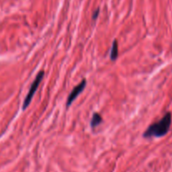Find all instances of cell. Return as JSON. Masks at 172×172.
I'll return each instance as SVG.
<instances>
[{
    "instance_id": "obj_1",
    "label": "cell",
    "mask_w": 172,
    "mask_h": 172,
    "mask_svg": "<svg viewBox=\"0 0 172 172\" xmlns=\"http://www.w3.org/2000/svg\"><path fill=\"white\" fill-rule=\"evenodd\" d=\"M170 124H171V114L168 112L164 116L160 121L150 125L149 128L144 132V138L163 137L169 132Z\"/></svg>"
},
{
    "instance_id": "obj_2",
    "label": "cell",
    "mask_w": 172,
    "mask_h": 172,
    "mask_svg": "<svg viewBox=\"0 0 172 172\" xmlns=\"http://www.w3.org/2000/svg\"><path fill=\"white\" fill-rule=\"evenodd\" d=\"M43 77H44V72L41 71L40 73H38V74L36 77V79H34V81H33L31 88H30V91H29L27 96L25 98V101H24V103H23V110H26V108L29 106V105L31 104L32 98H33L36 91H37V89L39 87L40 84H41V82H42V80L43 79Z\"/></svg>"
},
{
    "instance_id": "obj_3",
    "label": "cell",
    "mask_w": 172,
    "mask_h": 172,
    "mask_svg": "<svg viewBox=\"0 0 172 172\" xmlns=\"http://www.w3.org/2000/svg\"><path fill=\"white\" fill-rule=\"evenodd\" d=\"M85 86H86V80L84 79V80H82L80 84H79L76 87L73 89V91H71V93L69 94V96L68 97V100H67V106L68 107L74 101V100L76 99L77 96H79V94L85 90Z\"/></svg>"
},
{
    "instance_id": "obj_4",
    "label": "cell",
    "mask_w": 172,
    "mask_h": 172,
    "mask_svg": "<svg viewBox=\"0 0 172 172\" xmlns=\"http://www.w3.org/2000/svg\"><path fill=\"white\" fill-rule=\"evenodd\" d=\"M117 56H118V46H117V42L115 40L113 42L112 47L111 50V59L114 61L116 59Z\"/></svg>"
},
{
    "instance_id": "obj_5",
    "label": "cell",
    "mask_w": 172,
    "mask_h": 172,
    "mask_svg": "<svg viewBox=\"0 0 172 172\" xmlns=\"http://www.w3.org/2000/svg\"><path fill=\"white\" fill-rule=\"evenodd\" d=\"M102 121V117L100 115L99 113H95L92 116V119H91V125L92 127H97L98 125L101 124Z\"/></svg>"
},
{
    "instance_id": "obj_6",
    "label": "cell",
    "mask_w": 172,
    "mask_h": 172,
    "mask_svg": "<svg viewBox=\"0 0 172 172\" xmlns=\"http://www.w3.org/2000/svg\"><path fill=\"white\" fill-rule=\"evenodd\" d=\"M99 9H97V10H96L95 11V13H94V15H93V19L94 20H96V18H97V16H98V14H99Z\"/></svg>"
}]
</instances>
